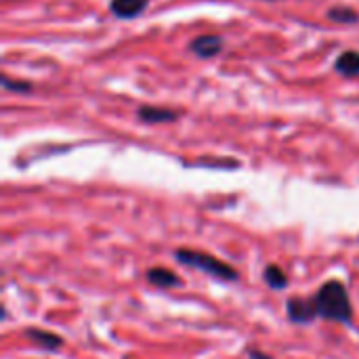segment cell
Returning a JSON list of instances; mask_svg holds the SVG:
<instances>
[{
	"mask_svg": "<svg viewBox=\"0 0 359 359\" xmlns=\"http://www.w3.org/2000/svg\"><path fill=\"white\" fill-rule=\"evenodd\" d=\"M221 46H223V40H221L219 36H215V34H204V36H198V38L191 40L189 50H191L194 55L202 57V59H210V57H215V55L221 53Z\"/></svg>",
	"mask_w": 359,
	"mask_h": 359,
	"instance_id": "cell-4",
	"label": "cell"
},
{
	"mask_svg": "<svg viewBox=\"0 0 359 359\" xmlns=\"http://www.w3.org/2000/svg\"><path fill=\"white\" fill-rule=\"evenodd\" d=\"M149 0H111L109 8L118 19H135L147 8Z\"/></svg>",
	"mask_w": 359,
	"mask_h": 359,
	"instance_id": "cell-7",
	"label": "cell"
},
{
	"mask_svg": "<svg viewBox=\"0 0 359 359\" xmlns=\"http://www.w3.org/2000/svg\"><path fill=\"white\" fill-rule=\"evenodd\" d=\"M248 358L250 359H273L269 353H265V351H261V349H248Z\"/></svg>",
	"mask_w": 359,
	"mask_h": 359,
	"instance_id": "cell-13",
	"label": "cell"
},
{
	"mask_svg": "<svg viewBox=\"0 0 359 359\" xmlns=\"http://www.w3.org/2000/svg\"><path fill=\"white\" fill-rule=\"evenodd\" d=\"M334 69L343 76H359V53L358 50H347L339 55Z\"/></svg>",
	"mask_w": 359,
	"mask_h": 359,
	"instance_id": "cell-9",
	"label": "cell"
},
{
	"mask_svg": "<svg viewBox=\"0 0 359 359\" xmlns=\"http://www.w3.org/2000/svg\"><path fill=\"white\" fill-rule=\"evenodd\" d=\"M175 259L181 263V265H187L191 269H200L217 280H223V282H236L240 278L238 269L231 267L229 263L208 255V252H202V250H191V248H179L175 252Z\"/></svg>",
	"mask_w": 359,
	"mask_h": 359,
	"instance_id": "cell-2",
	"label": "cell"
},
{
	"mask_svg": "<svg viewBox=\"0 0 359 359\" xmlns=\"http://www.w3.org/2000/svg\"><path fill=\"white\" fill-rule=\"evenodd\" d=\"M286 313L292 324H311L318 318L313 299H303V297H290L286 303Z\"/></svg>",
	"mask_w": 359,
	"mask_h": 359,
	"instance_id": "cell-3",
	"label": "cell"
},
{
	"mask_svg": "<svg viewBox=\"0 0 359 359\" xmlns=\"http://www.w3.org/2000/svg\"><path fill=\"white\" fill-rule=\"evenodd\" d=\"M25 337H27L34 345H38V347H42V349H46V351H59V349L63 347V337H59V334H55V332H50V330L27 328V330H25Z\"/></svg>",
	"mask_w": 359,
	"mask_h": 359,
	"instance_id": "cell-6",
	"label": "cell"
},
{
	"mask_svg": "<svg viewBox=\"0 0 359 359\" xmlns=\"http://www.w3.org/2000/svg\"><path fill=\"white\" fill-rule=\"evenodd\" d=\"M2 86L8 88V90H15V93H29V84L27 82H19V80L15 82L8 76H2Z\"/></svg>",
	"mask_w": 359,
	"mask_h": 359,
	"instance_id": "cell-12",
	"label": "cell"
},
{
	"mask_svg": "<svg viewBox=\"0 0 359 359\" xmlns=\"http://www.w3.org/2000/svg\"><path fill=\"white\" fill-rule=\"evenodd\" d=\"M139 120L149 124H162V122H175L179 118L177 111H170L166 107H154V105H141L137 111Z\"/></svg>",
	"mask_w": 359,
	"mask_h": 359,
	"instance_id": "cell-8",
	"label": "cell"
},
{
	"mask_svg": "<svg viewBox=\"0 0 359 359\" xmlns=\"http://www.w3.org/2000/svg\"><path fill=\"white\" fill-rule=\"evenodd\" d=\"M313 305L318 318L337 322V324H351L353 322V305L349 292L341 280H330L320 286L313 297Z\"/></svg>",
	"mask_w": 359,
	"mask_h": 359,
	"instance_id": "cell-1",
	"label": "cell"
},
{
	"mask_svg": "<svg viewBox=\"0 0 359 359\" xmlns=\"http://www.w3.org/2000/svg\"><path fill=\"white\" fill-rule=\"evenodd\" d=\"M263 280L265 284L271 288V290H284L288 286V278H286V271L280 267V265H267L265 271H263Z\"/></svg>",
	"mask_w": 359,
	"mask_h": 359,
	"instance_id": "cell-10",
	"label": "cell"
},
{
	"mask_svg": "<svg viewBox=\"0 0 359 359\" xmlns=\"http://www.w3.org/2000/svg\"><path fill=\"white\" fill-rule=\"evenodd\" d=\"M145 278L149 284H154L156 288H162V290L179 288L183 284V280L168 267H151V269H147Z\"/></svg>",
	"mask_w": 359,
	"mask_h": 359,
	"instance_id": "cell-5",
	"label": "cell"
},
{
	"mask_svg": "<svg viewBox=\"0 0 359 359\" xmlns=\"http://www.w3.org/2000/svg\"><path fill=\"white\" fill-rule=\"evenodd\" d=\"M328 17L332 21H339V23H355V21H359V13L351 6H332L328 11Z\"/></svg>",
	"mask_w": 359,
	"mask_h": 359,
	"instance_id": "cell-11",
	"label": "cell"
}]
</instances>
